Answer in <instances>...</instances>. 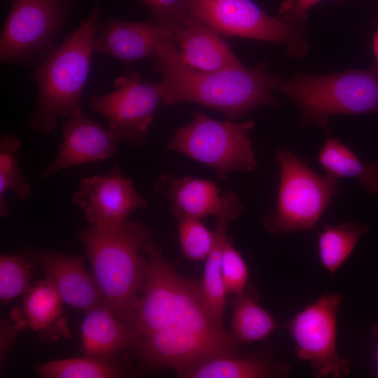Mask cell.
Masks as SVG:
<instances>
[{
  "label": "cell",
  "instance_id": "obj_1",
  "mask_svg": "<svg viewBox=\"0 0 378 378\" xmlns=\"http://www.w3.org/2000/svg\"><path fill=\"white\" fill-rule=\"evenodd\" d=\"M144 292L132 330L140 365L179 373L214 358L238 355L239 343L213 320L201 284L178 274L150 238Z\"/></svg>",
  "mask_w": 378,
  "mask_h": 378
},
{
  "label": "cell",
  "instance_id": "obj_2",
  "mask_svg": "<svg viewBox=\"0 0 378 378\" xmlns=\"http://www.w3.org/2000/svg\"><path fill=\"white\" fill-rule=\"evenodd\" d=\"M154 71L162 76V105L194 102L238 119L265 105L279 106L272 90L281 80L261 64L253 69L243 65L215 72L192 70L181 62L174 38L166 40L153 57Z\"/></svg>",
  "mask_w": 378,
  "mask_h": 378
},
{
  "label": "cell",
  "instance_id": "obj_3",
  "mask_svg": "<svg viewBox=\"0 0 378 378\" xmlns=\"http://www.w3.org/2000/svg\"><path fill=\"white\" fill-rule=\"evenodd\" d=\"M78 237L90 260L102 304L132 329L147 273V260L139 251L151 237L150 230L142 223L127 221L109 231L90 227Z\"/></svg>",
  "mask_w": 378,
  "mask_h": 378
},
{
  "label": "cell",
  "instance_id": "obj_4",
  "mask_svg": "<svg viewBox=\"0 0 378 378\" xmlns=\"http://www.w3.org/2000/svg\"><path fill=\"white\" fill-rule=\"evenodd\" d=\"M99 21L97 5L37 66L34 78L38 94L27 121L32 131L50 133L57 127L58 118H68L82 111L80 98L95 50Z\"/></svg>",
  "mask_w": 378,
  "mask_h": 378
},
{
  "label": "cell",
  "instance_id": "obj_5",
  "mask_svg": "<svg viewBox=\"0 0 378 378\" xmlns=\"http://www.w3.org/2000/svg\"><path fill=\"white\" fill-rule=\"evenodd\" d=\"M276 89L300 111V125L326 127L330 118L378 113V71L351 69L325 74L296 73Z\"/></svg>",
  "mask_w": 378,
  "mask_h": 378
},
{
  "label": "cell",
  "instance_id": "obj_6",
  "mask_svg": "<svg viewBox=\"0 0 378 378\" xmlns=\"http://www.w3.org/2000/svg\"><path fill=\"white\" fill-rule=\"evenodd\" d=\"M280 170L276 206L262 223L272 234L314 230L316 223L340 191L339 180L321 176L292 151L279 149L275 155Z\"/></svg>",
  "mask_w": 378,
  "mask_h": 378
},
{
  "label": "cell",
  "instance_id": "obj_7",
  "mask_svg": "<svg viewBox=\"0 0 378 378\" xmlns=\"http://www.w3.org/2000/svg\"><path fill=\"white\" fill-rule=\"evenodd\" d=\"M255 122L220 121L195 112L191 121L169 139L168 149L214 169L219 179L234 172H252L257 160L248 132Z\"/></svg>",
  "mask_w": 378,
  "mask_h": 378
},
{
  "label": "cell",
  "instance_id": "obj_8",
  "mask_svg": "<svg viewBox=\"0 0 378 378\" xmlns=\"http://www.w3.org/2000/svg\"><path fill=\"white\" fill-rule=\"evenodd\" d=\"M186 6L189 15L220 34L286 43L295 57L307 52L303 26L270 17L251 0H186Z\"/></svg>",
  "mask_w": 378,
  "mask_h": 378
},
{
  "label": "cell",
  "instance_id": "obj_9",
  "mask_svg": "<svg viewBox=\"0 0 378 378\" xmlns=\"http://www.w3.org/2000/svg\"><path fill=\"white\" fill-rule=\"evenodd\" d=\"M70 11L67 0H13L0 36L1 63L41 62Z\"/></svg>",
  "mask_w": 378,
  "mask_h": 378
},
{
  "label": "cell",
  "instance_id": "obj_10",
  "mask_svg": "<svg viewBox=\"0 0 378 378\" xmlns=\"http://www.w3.org/2000/svg\"><path fill=\"white\" fill-rule=\"evenodd\" d=\"M113 85L111 92L91 97L89 108L106 119L118 143L143 146L154 114L162 104L160 82L148 81L139 72L132 71L118 77Z\"/></svg>",
  "mask_w": 378,
  "mask_h": 378
},
{
  "label": "cell",
  "instance_id": "obj_11",
  "mask_svg": "<svg viewBox=\"0 0 378 378\" xmlns=\"http://www.w3.org/2000/svg\"><path fill=\"white\" fill-rule=\"evenodd\" d=\"M343 298L326 293L297 313L287 323L298 359L307 361L316 377H341L349 372L336 344L337 316Z\"/></svg>",
  "mask_w": 378,
  "mask_h": 378
},
{
  "label": "cell",
  "instance_id": "obj_12",
  "mask_svg": "<svg viewBox=\"0 0 378 378\" xmlns=\"http://www.w3.org/2000/svg\"><path fill=\"white\" fill-rule=\"evenodd\" d=\"M71 201L83 211L91 227L105 231L120 228L133 211L147 204L118 165L105 174L83 178Z\"/></svg>",
  "mask_w": 378,
  "mask_h": 378
},
{
  "label": "cell",
  "instance_id": "obj_13",
  "mask_svg": "<svg viewBox=\"0 0 378 378\" xmlns=\"http://www.w3.org/2000/svg\"><path fill=\"white\" fill-rule=\"evenodd\" d=\"M62 130L58 152L40 172L42 178L68 167L104 161L117 151L118 142L109 128L87 118L82 111L68 118Z\"/></svg>",
  "mask_w": 378,
  "mask_h": 378
},
{
  "label": "cell",
  "instance_id": "obj_14",
  "mask_svg": "<svg viewBox=\"0 0 378 378\" xmlns=\"http://www.w3.org/2000/svg\"><path fill=\"white\" fill-rule=\"evenodd\" d=\"M34 259L62 302L85 312L102 304L94 278L85 268V257L42 251Z\"/></svg>",
  "mask_w": 378,
  "mask_h": 378
},
{
  "label": "cell",
  "instance_id": "obj_15",
  "mask_svg": "<svg viewBox=\"0 0 378 378\" xmlns=\"http://www.w3.org/2000/svg\"><path fill=\"white\" fill-rule=\"evenodd\" d=\"M174 34L157 22L111 20L99 27L95 50L125 62L154 57Z\"/></svg>",
  "mask_w": 378,
  "mask_h": 378
},
{
  "label": "cell",
  "instance_id": "obj_16",
  "mask_svg": "<svg viewBox=\"0 0 378 378\" xmlns=\"http://www.w3.org/2000/svg\"><path fill=\"white\" fill-rule=\"evenodd\" d=\"M182 63L201 72H215L243 65L216 30L189 15L174 34Z\"/></svg>",
  "mask_w": 378,
  "mask_h": 378
},
{
  "label": "cell",
  "instance_id": "obj_17",
  "mask_svg": "<svg viewBox=\"0 0 378 378\" xmlns=\"http://www.w3.org/2000/svg\"><path fill=\"white\" fill-rule=\"evenodd\" d=\"M244 212V206L234 191L221 194L220 206L216 218L214 239L211 250L206 259L202 281L200 283L203 295L214 321L223 327V314L226 302L221 262L223 250L227 239V227L231 221L239 218Z\"/></svg>",
  "mask_w": 378,
  "mask_h": 378
},
{
  "label": "cell",
  "instance_id": "obj_18",
  "mask_svg": "<svg viewBox=\"0 0 378 378\" xmlns=\"http://www.w3.org/2000/svg\"><path fill=\"white\" fill-rule=\"evenodd\" d=\"M155 190L170 202L172 213L179 220L215 216L220 209V188L208 180L178 178L165 172L155 182Z\"/></svg>",
  "mask_w": 378,
  "mask_h": 378
},
{
  "label": "cell",
  "instance_id": "obj_19",
  "mask_svg": "<svg viewBox=\"0 0 378 378\" xmlns=\"http://www.w3.org/2000/svg\"><path fill=\"white\" fill-rule=\"evenodd\" d=\"M80 330L82 349L87 356L108 359L134 346L132 329L102 304L86 312Z\"/></svg>",
  "mask_w": 378,
  "mask_h": 378
},
{
  "label": "cell",
  "instance_id": "obj_20",
  "mask_svg": "<svg viewBox=\"0 0 378 378\" xmlns=\"http://www.w3.org/2000/svg\"><path fill=\"white\" fill-rule=\"evenodd\" d=\"M290 365L272 358L240 357L214 358L177 374L183 378H269L286 376Z\"/></svg>",
  "mask_w": 378,
  "mask_h": 378
},
{
  "label": "cell",
  "instance_id": "obj_21",
  "mask_svg": "<svg viewBox=\"0 0 378 378\" xmlns=\"http://www.w3.org/2000/svg\"><path fill=\"white\" fill-rule=\"evenodd\" d=\"M62 301L58 293L46 279L30 287L23 300L22 323L24 326L40 335L56 336L69 335L64 318L62 317Z\"/></svg>",
  "mask_w": 378,
  "mask_h": 378
},
{
  "label": "cell",
  "instance_id": "obj_22",
  "mask_svg": "<svg viewBox=\"0 0 378 378\" xmlns=\"http://www.w3.org/2000/svg\"><path fill=\"white\" fill-rule=\"evenodd\" d=\"M317 160L326 173L337 179L355 178L371 194H378V161H361L337 138L328 140L321 147Z\"/></svg>",
  "mask_w": 378,
  "mask_h": 378
},
{
  "label": "cell",
  "instance_id": "obj_23",
  "mask_svg": "<svg viewBox=\"0 0 378 378\" xmlns=\"http://www.w3.org/2000/svg\"><path fill=\"white\" fill-rule=\"evenodd\" d=\"M368 230V226L360 223L324 225L317 233L318 254L323 267L331 274L335 272Z\"/></svg>",
  "mask_w": 378,
  "mask_h": 378
},
{
  "label": "cell",
  "instance_id": "obj_24",
  "mask_svg": "<svg viewBox=\"0 0 378 378\" xmlns=\"http://www.w3.org/2000/svg\"><path fill=\"white\" fill-rule=\"evenodd\" d=\"M277 327L272 316L246 293L236 296L232 304L230 335L239 343L266 339Z\"/></svg>",
  "mask_w": 378,
  "mask_h": 378
},
{
  "label": "cell",
  "instance_id": "obj_25",
  "mask_svg": "<svg viewBox=\"0 0 378 378\" xmlns=\"http://www.w3.org/2000/svg\"><path fill=\"white\" fill-rule=\"evenodd\" d=\"M21 141L15 134L6 133L0 138V215L6 217L9 208L5 193L11 190L18 200H27L31 187L25 178L18 160Z\"/></svg>",
  "mask_w": 378,
  "mask_h": 378
},
{
  "label": "cell",
  "instance_id": "obj_26",
  "mask_svg": "<svg viewBox=\"0 0 378 378\" xmlns=\"http://www.w3.org/2000/svg\"><path fill=\"white\" fill-rule=\"evenodd\" d=\"M35 369L44 378H112L120 375L119 369L108 359L87 356L52 360Z\"/></svg>",
  "mask_w": 378,
  "mask_h": 378
},
{
  "label": "cell",
  "instance_id": "obj_27",
  "mask_svg": "<svg viewBox=\"0 0 378 378\" xmlns=\"http://www.w3.org/2000/svg\"><path fill=\"white\" fill-rule=\"evenodd\" d=\"M31 265L20 255L1 254L0 300L2 304L27 292L31 278Z\"/></svg>",
  "mask_w": 378,
  "mask_h": 378
},
{
  "label": "cell",
  "instance_id": "obj_28",
  "mask_svg": "<svg viewBox=\"0 0 378 378\" xmlns=\"http://www.w3.org/2000/svg\"><path fill=\"white\" fill-rule=\"evenodd\" d=\"M214 239V233L197 218L180 220L178 240L183 254L191 260L206 259Z\"/></svg>",
  "mask_w": 378,
  "mask_h": 378
},
{
  "label": "cell",
  "instance_id": "obj_29",
  "mask_svg": "<svg viewBox=\"0 0 378 378\" xmlns=\"http://www.w3.org/2000/svg\"><path fill=\"white\" fill-rule=\"evenodd\" d=\"M221 275L226 294H234L235 296L245 294L248 279V267L229 237L223 250Z\"/></svg>",
  "mask_w": 378,
  "mask_h": 378
},
{
  "label": "cell",
  "instance_id": "obj_30",
  "mask_svg": "<svg viewBox=\"0 0 378 378\" xmlns=\"http://www.w3.org/2000/svg\"><path fill=\"white\" fill-rule=\"evenodd\" d=\"M156 19V22L173 34L188 16L186 0H142Z\"/></svg>",
  "mask_w": 378,
  "mask_h": 378
},
{
  "label": "cell",
  "instance_id": "obj_31",
  "mask_svg": "<svg viewBox=\"0 0 378 378\" xmlns=\"http://www.w3.org/2000/svg\"><path fill=\"white\" fill-rule=\"evenodd\" d=\"M321 0H291L282 4L281 13L283 20L293 23L304 20L307 18V11L316 3Z\"/></svg>",
  "mask_w": 378,
  "mask_h": 378
},
{
  "label": "cell",
  "instance_id": "obj_32",
  "mask_svg": "<svg viewBox=\"0 0 378 378\" xmlns=\"http://www.w3.org/2000/svg\"><path fill=\"white\" fill-rule=\"evenodd\" d=\"M372 47L377 63L374 69L378 71V30L374 34Z\"/></svg>",
  "mask_w": 378,
  "mask_h": 378
},
{
  "label": "cell",
  "instance_id": "obj_33",
  "mask_svg": "<svg viewBox=\"0 0 378 378\" xmlns=\"http://www.w3.org/2000/svg\"><path fill=\"white\" fill-rule=\"evenodd\" d=\"M376 360H377V377H378V346H377V354H376Z\"/></svg>",
  "mask_w": 378,
  "mask_h": 378
}]
</instances>
